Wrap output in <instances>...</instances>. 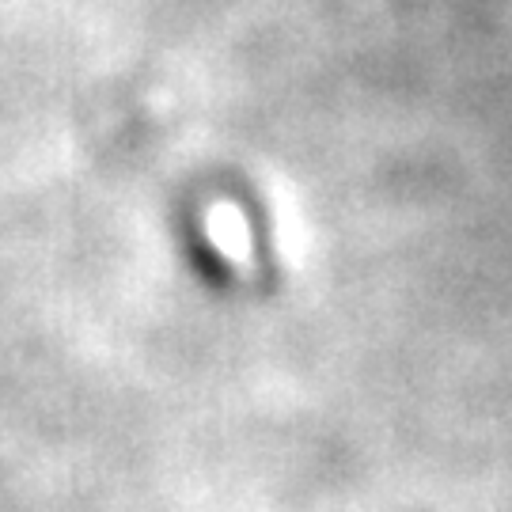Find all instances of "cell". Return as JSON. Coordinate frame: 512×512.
Segmentation results:
<instances>
[{
	"instance_id": "6da1fadb",
	"label": "cell",
	"mask_w": 512,
	"mask_h": 512,
	"mask_svg": "<svg viewBox=\"0 0 512 512\" xmlns=\"http://www.w3.org/2000/svg\"><path fill=\"white\" fill-rule=\"evenodd\" d=\"M205 236L217 247L220 255L228 258L236 270H251L255 266V243H251V224L243 217V209L228 198H217V202L205 205L202 213Z\"/></svg>"
}]
</instances>
